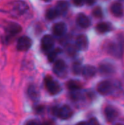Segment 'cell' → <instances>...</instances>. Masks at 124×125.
<instances>
[{"label":"cell","instance_id":"6da1fadb","mask_svg":"<svg viewBox=\"0 0 124 125\" xmlns=\"http://www.w3.org/2000/svg\"><path fill=\"white\" fill-rule=\"evenodd\" d=\"M52 114L53 116L65 120L71 118L73 115L72 109L67 105H56L52 108Z\"/></svg>","mask_w":124,"mask_h":125},{"label":"cell","instance_id":"7a4b0ae2","mask_svg":"<svg viewBox=\"0 0 124 125\" xmlns=\"http://www.w3.org/2000/svg\"><path fill=\"white\" fill-rule=\"evenodd\" d=\"M45 86L48 92L51 95H56L61 91V86L59 83L55 81L52 77L48 75L45 78Z\"/></svg>","mask_w":124,"mask_h":125},{"label":"cell","instance_id":"3957f363","mask_svg":"<svg viewBox=\"0 0 124 125\" xmlns=\"http://www.w3.org/2000/svg\"><path fill=\"white\" fill-rule=\"evenodd\" d=\"M53 73L60 78H64L67 74V65L62 59L57 60L53 65Z\"/></svg>","mask_w":124,"mask_h":125},{"label":"cell","instance_id":"277c9868","mask_svg":"<svg viewBox=\"0 0 124 125\" xmlns=\"http://www.w3.org/2000/svg\"><path fill=\"white\" fill-rule=\"evenodd\" d=\"M32 45V40L26 36L21 37L17 42V49L20 51H26Z\"/></svg>","mask_w":124,"mask_h":125},{"label":"cell","instance_id":"5b68a950","mask_svg":"<svg viewBox=\"0 0 124 125\" xmlns=\"http://www.w3.org/2000/svg\"><path fill=\"white\" fill-rule=\"evenodd\" d=\"M55 44L54 39L50 35H45L42 40H41V47L43 51L45 52H49L50 51Z\"/></svg>","mask_w":124,"mask_h":125},{"label":"cell","instance_id":"8992f818","mask_svg":"<svg viewBox=\"0 0 124 125\" xmlns=\"http://www.w3.org/2000/svg\"><path fill=\"white\" fill-rule=\"evenodd\" d=\"M113 85L108 81H103L97 85V92L102 95H107L112 92Z\"/></svg>","mask_w":124,"mask_h":125},{"label":"cell","instance_id":"52a82bcc","mask_svg":"<svg viewBox=\"0 0 124 125\" xmlns=\"http://www.w3.org/2000/svg\"><path fill=\"white\" fill-rule=\"evenodd\" d=\"M5 30L7 34V37H12L19 34L22 31V27L20 24L12 22L7 25Z\"/></svg>","mask_w":124,"mask_h":125},{"label":"cell","instance_id":"ba28073f","mask_svg":"<svg viewBox=\"0 0 124 125\" xmlns=\"http://www.w3.org/2000/svg\"><path fill=\"white\" fill-rule=\"evenodd\" d=\"M105 116L107 122H113L118 116V112L116 108L113 106H107L104 111Z\"/></svg>","mask_w":124,"mask_h":125},{"label":"cell","instance_id":"9c48e42d","mask_svg":"<svg viewBox=\"0 0 124 125\" xmlns=\"http://www.w3.org/2000/svg\"><path fill=\"white\" fill-rule=\"evenodd\" d=\"M13 10L18 15H23L27 11H29V8L27 4L23 1H16L13 3Z\"/></svg>","mask_w":124,"mask_h":125},{"label":"cell","instance_id":"30bf717a","mask_svg":"<svg viewBox=\"0 0 124 125\" xmlns=\"http://www.w3.org/2000/svg\"><path fill=\"white\" fill-rule=\"evenodd\" d=\"M67 29V25L64 22H58L53 26V33L56 37H61L65 34Z\"/></svg>","mask_w":124,"mask_h":125},{"label":"cell","instance_id":"8fae6325","mask_svg":"<svg viewBox=\"0 0 124 125\" xmlns=\"http://www.w3.org/2000/svg\"><path fill=\"white\" fill-rule=\"evenodd\" d=\"M76 47L78 50L86 51L88 47V40L85 34H80L76 39Z\"/></svg>","mask_w":124,"mask_h":125},{"label":"cell","instance_id":"7c38bea8","mask_svg":"<svg viewBox=\"0 0 124 125\" xmlns=\"http://www.w3.org/2000/svg\"><path fill=\"white\" fill-rule=\"evenodd\" d=\"M76 21L77 25L83 29H86L89 27L91 25V20L87 15H86L83 13H80L77 15Z\"/></svg>","mask_w":124,"mask_h":125},{"label":"cell","instance_id":"4fadbf2b","mask_svg":"<svg viewBox=\"0 0 124 125\" xmlns=\"http://www.w3.org/2000/svg\"><path fill=\"white\" fill-rule=\"evenodd\" d=\"M82 75L86 78H91L96 74V69L95 67L91 65H86L83 67Z\"/></svg>","mask_w":124,"mask_h":125},{"label":"cell","instance_id":"5bb4252c","mask_svg":"<svg viewBox=\"0 0 124 125\" xmlns=\"http://www.w3.org/2000/svg\"><path fill=\"white\" fill-rule=\"evenodd\" d=\"M108 52L113 56L120 58L122 56V50L120 45L115 43H111L108 45Z\"/></svg>","mask_w":124,"mask_h":125},{"label":"cell","instance_id":"9a60e30c","mask_svg":"<svg viewBox=\"0 0 124 125\" xmlns=\"http://www.w3.org/2000/svg\"><path fill=\"white\" fill-rule=\"evenodd\" d=\"M99 71L102 75H110L115 72L114 67L108 63H103L99 65Z\"/></svg>","mask_w":124,"mask_h":125},{"label":"cell","instance_id":"2e32d148","mask_svg":"<svg viewBox=\"0 0 124 125\" xmlns=\"http://www.w3.org/2000/svg\"><path fill=\"white\" fill-rule=\"evenodd\" d=\"M111 12L115 16V17H121L124 14V9L121 5V4L118 2H115L112 4L110 7Z\"/></svg>","mask_w":124,"mask_h":125},{"label":"cell","instance_id":"e0dca14e","mask_svg":"<svg viewBox=\"0 0 124 125\" xmlns=\"http://www.w3.org/2000/svg\"><path fill=\"white\" fill-rule=\"evenodd\" d=\"M69 8V3L66 1H59L56 3L55 9L58 12V15L64 14Z\"/></svg>","mask_w":124,"mask_h":125},{"label":"cell","instance_id":"ac0fdd59","mask_svg":"<svg viewBox=\"0 0 124 125\" xmlns=\"http://www.w3.org/2000/svg\"><path fill=\"white\" fill-rule=\"evenodd\" d=\"M27 94L29 97L34 100L39 99V92L38 89L34 85H30L27 89Z\"/></svg>","mask_w":124,"mask_h":125},{"label":"cell","instance_id":"d6986e66","mask_svg":"<svg viewBox=\"0 0 124 125\" xmlns=\"http://www.w3.org/2000/svg\"><path fill=\"white\" fill-rule=\"evenodd\" d=\"M67 86L70 91H76V90H80L82 88V85L79 81L71 80L68 81L67 83Z\"/></svg>","mask_w":124,"mask_h":125},{"label":"cell","instance_id":"ffe728a7","mask_svg":"<svg viewBox=\"0 0 124 125\" xmlns=\"http://www.w3.org/2000/svg\"><path fill=\"white\" fill-rule=\"evenodd\" d=\"M96 29L99 33H102V34L106 33L110 30V24H108L107 23L102 22V23H99L96 25Z\"/></svg>","mask_w":124,"mask_h":125},{"label":"cell","instance_id":"44dd1931","mask_svg":"<svg viewBox=\"0 0 124 125\" xmlns=\"http://www.w3.org/2000/svg\"><path fill=\"white\" fill-rule=\"evenodd\" d=\"M58 15H58V12L56 11V10L55 8H50V9H48L46 11V13H45V18L48 20H50V21L56 18Z\"/></svg>","mask_w":124,"mask_h":125},{"label":"cell","instance_id":"7402d4cb","mask_svg":"<svg viewBox=\"0 0 124 125\" xmlns=\"http://www.w3.org/2000/svg\"><path fill=\"white\" fill-rule=\"evenodd\" d=\"M61 51V49L59 48H56V49H53L51 50L50 51H49L48 55V58L50 62H54V60L56 59L57 56L58 55V53H60V52Z\"/></svg>","mask_w":124,"mask_h":125},{"label":"cell","instance_id":"603a6c76","mask_svg":"<svg viewBox=\"0 0 124 125\" xmlns=\"http://www.w3.org/2000/svg\"><path fill=\"white\" fill-rule=\"evenodd\" d=\"M70 98L72 100L75 101H79L83 99V94L80 92V90H76V91H70Z\"/></svg>","mask_w":124,"mask_h":125},{"label":"cell","instance_id":"cb8c5ba5","mask_svg":"<svg viewBox=\"0 0 124 125\" xmlns=\"http://www.w3.org/2000/svg\"><path fill=\"white\" fill-rule=\"evenodd\" d=\"M72 72L75 75H80L82 72L83 67L81 65V63L79 62H75L72 64Z\"/></svg>","mask_w":124,"mask_h":125},{"label":"cell","instance_id":"d4e9b609","mask_svg":"<svg viewBox=\"0 0 124 125\" xmlns=\"http://www.w3.org/2000/svg\"><path fill=\"white\" fill-rule=\"evenodd\" d=\"M77 48L74 45H68L67 47V52L69 56H75L77 51Z\"/></svg>","mask_w":124,"mask_h":125},{"label":"cell","instance_id":"484cf974","mask_svg":"<svg viewBox=\"0 0 124 125\" xmlns=\"http://www.w3.org/2000/svg\"><path fill=\"white\" fill-rule=\"evenodd\" d=\"M93 15L94 16H95L96 18H100L102 17V10L100 7H96L94 10H93Z\"/></svg>","mask_w":124,"mask_h":125},{"label":"cell","instance_id":"4316f807","mask_svg":"<svg viewBox=\"0 0 124 125\" xmlns=\"http://www.w3.org/2000/svg\"><path fill=\"white\" fill-rule=\"evenodd\" d=\"M24 125H42V123L37 119H30L26 122Z\"/></svg>","mask_w":124,"mask_h":125},{"label":"cell","instance_id":"83f0119b","mask_svg":"<svg viewBox=\"0 0 124 125\" xmlns=\"http://www.w3.org/2000/svg\"><path fill=\"white\" fill-rule=\"evenodd\" d=\"M87 125H100L98 120L95 118H92L89 120V122L87 123Z\"/></svg>","mask_w":124,"mask_h":125},{"label":"cell","instance_id":"f1b7e54d","mask_svg":"<svg viewBox=\"0 0 124 125\" xmlns=\"http://www.w3.org/2000/svg\"><path fill=\"white\" fill-rule=\"evenodd\" d=\"M44 109H45L44 107L42 106V105H38V106L35 107V111H36L37 114H42V113H43Z\"/></svg>","mask_w":124,"mask_h":125},{"label":"cell","instance_id":"f546056e","mask_svg":"<svg viewBox=\"0 0 124 125\" xmlns=\"http://www.w3.org/2000/svg\"><path fill=\"white\" fill-rule=\"evenodd\" d=\"M72 1H73V3H74V4L75 5H76V6H78V7H80V6H82L83 4H84V0H72Z\"/></svg>","mask_w":124,"mask_h":125},{"label":"cell","instance_id":"4dcf8cb0","mask_svg":"<svg viewBox=\"0 0 124 125\" xmlns=\"http://www.w3.org/2000/svg\"><path fill=\"white\" fill-rule=\"evenodd\" d=\"M84 1H85L86 3L87 4H88V5H93V4L96 2V0H84Z\"/></svg>","mask_w":124,"mask_h":125},{"label":"cell","instance_id":"1f68e13d","mask_svg":"<svg viewBox=\"0 0 124 125\" xmlns=\"http://www.w3.org/2000/svg\"><path fill=\"white\" fill-rule=\"evenodd\" d=\"M87 125V122H80L77 123V125Z\"/></svg>","mask_w":124,"mask_h":125},{"label":"cell","instance_id":"d6a6232c","mask_svg":"<svg viewBox=\"0 0 124 125\" xmlns=\"http://www.w3.org/2000/svg\"><path fill=\"white\" fill-rule=\"evenodd\" d=\"M43 1H50V0H43Z\"/></svg>","mask_w":124,"mask_h":125},{"label":"cell","instance_id":"836d02e7","mask_svg":"<svg viewBox=\"0 0 124 125\" xmlns=\"http://www.w3.org/2000/svg\"><path fill=\"white\" fill-rule=\"evenodd\" d=\"M122 125V124H117V125Z\"/></svg>","mask_w":124,"mask_h":125}]
</instances>
